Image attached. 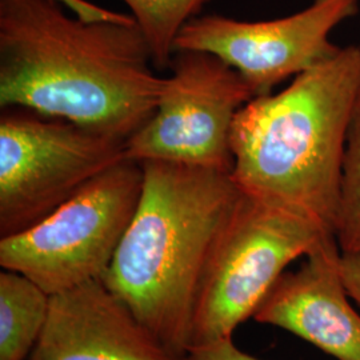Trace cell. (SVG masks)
Returning <instances> with one entry per match:
<instances>
[{
    "mask_svg": "<svg viewBox=\"0 0 360 360\" xmlns=\"http://www.w3.org/2000/svg\"><path fill=\"white\" fill-rule=\"evenodd\" d=\"M158 74L136 22H87L55 0H0V107L127 141L154 115Z\"/></svg>",
    "mask_w": 360,
    "mask_h": 360,
    "instance_id": "obj_1",
    "label": "cell"
},
{
    "mask_svg": "<svg viewBox=\"0 0 360 360\" xmlns=\"http://www.w3.org/2000/svg\"><path fill=\"white\" fill-rule=\"evenodd\" d=\"M360 95V46L336 51L235 117L231 176L242 193L335 235L348 129Z\"/></svg>",
    "mask_w": 360,
    "mask_h": 360,
    "instance_id": "obj_2",
    "label": "cell"
},
{
    "mask_svg": "<svg viewBox=\"0 0 360 360\" xmlns=\"http://www.w3.org/2000/svg\"><path fill=\"white\" fill-rule=\"evenodd\" d=\"M142 166L139 205L102 281L186 359L207 259L240 191L230 172L168 162Z\"/></svg>",
    "mask_w": 360,
    "mask_h": 360,
    "instance_id": "obj_3",
    "label": "cell"
},
{
    "mask_svg": "<svg viewBox=\"0 0 360 360\" xmlns=\"http://www.w3.org/2000/svg\"><path fill=\"white\" fill-rule=\"evenodd\" d=\"M333 236L314 220L240 191L207 259L190 348L232 338L254 318L285 267Z\"/></svg>",
    "mask_w": 360,
    "mask_h": 360,
    "instance_id": "obj_4",
    "label": "cell"
},
{
    "mask_svg": "<svg viewBox=\"0 0 360 360\" xmlns=\"http://www.w3.org/2000/svg\"><path fill=\"white\" fill-rule=\"evenodd\" d=\"M142 163L122 159L32 227L0 238V266L50 295L102 281L136 212Z\"/></svg>",
    "mask_w": 360,
    "mask_h": 360,
    "instance_id": "obj_5",
    "label": "cell"
},
{
    "mask_svg": "<svg viewBox=\"0 0 360 360\" xmlns=\"http://www.w3.org/2000/svg\"><path fill=\"white\" fill-rule=\"evenodd\" d=\"M126 142L26 108H1L0 238L32 227L124 159Z\"/></svg>",
    "mask_w": 360,
    "mask_h": 360,
    "instance_id": "obj_6",
    "label": "cell"
},
{
    "mask_svg": "<svg viewBox=\"0 0 360 360\" xmlns=\"http://www.w3.org/2000/svg\"><path fill=\"white\" fill-rule=\"evenodd\" d=\"M154 115L131 135L124 158L230 172L231 131L255 91L231 65L200 51H175Z\"/></svg>",
    "mask_w": 360,
    "mask_h": 360,
    "instance_id": "obj_7",
    "label": "cell"
},
{
    "mask_svg": "<svg viewBox=\"0 0 360 360\" xmlns=\"http://www.w3.org/2000/svg\"><path fill=\"white\" fill-rule=\"evenodd\" d=\"M360 0H312L299 13L262 22L221 15L196 16L180 30L175 51L212 53L266 95L331 56V34L359 13Z\"/></svg>",
    "mask_w": 360,
    "mask_h": 360,
    "instance_id": "obj_8",
    "label": "cell"
},
{
    "mask_svg": "<svg viewBox=\"0 0 360 360\" xmlns=\"http://www.w3.org/2000/svg\"><path fill=\"white\" fill-rule=\"evenodd\" d=\"M27 360H186L165 347L103 281L53 294Z\"/></svg>",
    "mask_w": 360,
    "mask_h": 360,
    "instance_id": "obj_9",
    "label": "cell"
},
{
    "mask_svg": "<svg viewBox=\"0 0 360 360\" xmlns=\"http://www.w3.org/2000/svg\"><path fill=\"white\" fill-rule=\"evenodd\" d=\"M342 251L328 238L296 271H285L254 319L285 330L338 360H360V315L348 302Z\"/></svg>",
    "mask_w": 360,
    "mask_h": 360,
    "instance_id": "obj_10",
    "label": "cell"
},
{
    "mask_svg": "<svg viewBox=\"0 0 360 360\" xmlns=\"http://www.w3.org/2000/svg\"><path fill=\"white\" fill-rule=\"evenodd\" d=\"M51 295L26 275L0 274V360H27L49 318Z\"/></svg>",
    "mask_w": 360,
    "mask_h": 360,
    "instance_id": "obj_11",
    "label": "cell"
},
{
    "mask_svg": "<svg viewBox=\"0 0 360 360\" xmlns=\"http://www.w3.org/2000/svg\"><path fill=\"white\" fill-rule=\"evenodd\" d=\"M142 30L158 71L168 68L180 30L202 11L208 0H123Z\"/></svg>",
    "mask_w": 360,
    "mask_h": 360,
    "instance_id": "obj_12",
    "label": "cell"
},
{
    "mask_svg": "<svg viewBox=\"0 0 360 360\" xmlns=\"http://www.w3.org/2000/svg\"><path fill=\"white\" fill-rule=\"evenodd\" d=\"M335 238L342 252L360 251V95L348 129Z\"/></svg>",
    "mask_w": 360,
    "mask_h": 360,
    "instance_id": "obj_13",
    "label": "cell"
},
{
    "mask_svg": "<svg viewBox=\"0 0 360 360\" xmlns=\"http://www.w3.org/2000/svg\"><path fill=\"white\" fill-rule=\"evenodd\" d=\"M186 360H263L238 347L232 338L188 349Z\"/></svg>",
    "mask_w": 360,
    "mask_h": 360,
    "instance_id": "obj_14",
    "label": "cell"
},
{
    "mask_svg": "<svg viewBox=\"0 0 360 360\" xmlns=\"http://www.w3.org/2000/svg\"><path fill=\"white\" fill-rule=\"evenodd\" d=\"M56 3L67 7L71 13L77 16L79 19L87 22H134L132 15L110 11L96 4H92L87 0H55Z\"/></svg>",
    "mask_w": 360,
    "mask_h": 360,
    "instance_id": "obj_15",
    "label": "cell"
},
{
    "mask_svg": "<svg viewBox=\"0 0 360 360\" xmlns=\"http://www.w3.org/2000/svg\"><path fill=\"white\" fill-rule=\"evenodd\" d=\"M342 274L348 295L360 306V251L342 252Z\"/></svg>",
    "mask_w": 360,
    "mask_h": 360,
    "instance_id": "obj_16",
    "label": "cell"
}]
</instances>
